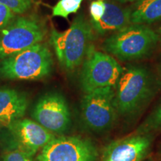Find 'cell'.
Segmentation results:
<instances>
[{
    "label": "cell",
    "instance_id": "6da1fadb",
    "mask_svg": "<svg viewBox=\"0 0 161 161\" xmlns=\"http://www.w3.org/2000/svg\"><path fill=\"white\" fill-rule=\"evenodd\" d=\"M92 40L93 29L82 14L78 15L65 31L52 29L50 36L58 61L69 71L81 64L91 48Z\"/></svg>",
    "mask_w": 161,
    "mask_h": 161
},
{
    "label": "cell",
    "instance_id": "7a4b0ae2",
    "mask_svg": "<svg viewBox=\"0 0 161 161\" xmlns=\"http://www.w3.org/2000/svg\"><path fill=\"white\" fill-rule=\"evenodd\" d=\"M53 60L47 46L39 43L2 60L0 77L10 80H38L49 75Z\"/></svg>",
    "mask_w": 161,
    "mask_h": 161
},
{
    "label": "cell",
    "instance_id": "3957f363",
    "mask_svg": "<svg viewBox=\"0 0 161 161\" xmlns=\"http://www.w3.org/2000/svg\"><path fill=\"white\" fill-rule=\"evenodd\" d=\"M159 40L154 30L143 24H130L104 40L103 49L123 61L148 55Z\"/></svg>",
    "mask_w": 161,
    "mask_h": 161
},
{
    "label": "cell",
    "instance_id": "277c9868",
    "mask_svg": "<svg viewBox=\"0 0 161 161\" xmlns=\"http://www.w3.org/2000/svg\"><path fill=\"white\" fill-rule=\"evenodd\" d=\"M115 89L117 112L123 115L133 114L152 95V78L144 67L130 66L123 69Z\"/></svg>",
    "mask_w": 161,
    "mask_h": 161
},
{
    "label": "cell",
    "instance_id": "5b68a950",
    "mask_svg": "<svg viewBox=\"0 0 161 161\" xmlns=\"http://www.w3.org/2000/svg\"><path fill=\"white\" fill-rule=\"evenodd\" d=\"M46 35L45 24L35 16L14 19L0 31V60L41 43Z\"/></svg>",
    "mask_w": 161,
    "mask_h": 161
},
{
    "label": "cell",
    "instance_id": "8992f818",
    "mask_svg": "<svg viewBox=\"0 0 161 161\" xmlns=\"http://www.w3.org/2000/svg\"><path fill=\"white\" fill-rule=\"evenodd\" d=\"M123 69L116 59L91 46L80 72V87L85 93L98 88H115Z\"/></svg>",
    "mask_w": 161,
    "mask_h": 161
},
{
    "label": "cell",
    "instance_id": "52a82bcc",
    "mask_svg": "<svg viewBox=\"0 0 161 161\" xmlns=\"http://www.w3.org/2000/svg\"><path fill=\"white\" fill-rule=\"evenodd\" d=\"M115 88H98L85 93L81 101V116L84 124L96 132L111 128L116 119Z\"/></svg>",
    "mask_w": 161,
    "mask_h": 161
},
{
    "label": "cell",
    "instance_id": "ba28073f",
    "mask_svg": "<svg viewBox=\"0 0 161 161\" xmlns=\"http://www.w3.org/2000/svg\"><path fill=\"white\" fill-rule=\"evenodd\" d=\"M5 128L9 149L22 151L32 157L55 137L37 122L27 119L16 120Z\"/></svg>",
    "mask_w": 161,
    "mask_h": 161
},
{
    "label": "cell",
    "instance_id": "9c48e42d",
    "mask_svg": "<svg viewBox=\"0 0 161 161\" xmlns=\"http://www.w3.org/2000/svg\"><path fill=\"white\" fill-rule=\"evenodd\" d=\"M98 152L91 142L78 136L54 137L42 148L37 161H96Z\"/></svg>",
    "mask_w": 161,
    "mask_h": 161
},
{
    "label": "cell",
    "instance_id": "30bf717a",
    "mask_svg": "<svg viewBox=\"0 0 161 161\" xmlns=\"http://www.w3.org/2000/svg\"><path fill=\"white\" fill-rule=\"evenodd\" d=\"M34 119L53 134L65 132L70 124V112L64 96L58 92L46 94L32 112Z\"/></svg>",
    "mask_w": 161,
    "mask_h": 161
},
{
    "label": "cell",
    "instance_id": "8fae6325",
    "mask_svg": "<svg viewBox=\"0 0 161 161\" xmlns=\"http://www.w3.org/2000/svg\"><path fill=\"white\" fill-rule=\"evenodd\" d=\"M151 146L148 136L133 135L112 142L106 147L102 161H141Z\"/></svg>",
    "mask_w": 161,
    "mask_h": 161
},
{
    "label": "cell",
    "instance_id": "7c38bea8",
    "mask_svg": "<svg viewBox=\"0 0 161 161\" xmlns=\"http://www.w3.org/2000/svg\"><path fill=\"white\" fill-rule=\"evenodd\" d=\"M29 101L23 92L14 89H0V126H7L22 119Z\"/></svg>",
    "mask_w": 161,
    "mask_h": 161
},
{
    "label": "cell",
    "instance_id": "4fadbf2b",
    "mask_svg": "<svg viewBox=\"0 0 161 161\" xmlns=\"http://www.w3.org/2000/svg\"><path fill=\"white\" fill-rule=\"evenodd\" d=\"M105 11L98 22H91L94 31L98 35H105L112 31H118L129 25L131 9L122 8L114 3H105Z\"/></svg>",
    "mask_w": 161,
    "mask_h": 161
},
{
    "label": "cell",
    "instance_id": "5bb4252c",
    "mask_svg": "<svg viewBox=\"0 0 161 161\" xmlns=\"http://www.w3.org/2000/svg\"><path fill=\"white\" fill-rule=\"evenodd\" d=\"M160 19L161 0H137L131 9V23H152Z\"/></svg>",
    "mask_w": 161,
    "mask_h": 161
},
{
    "label": "cell",
    "instance_id": "9a60e30c",
    "mask_svg": "<svg viewBox=\"0 0 161 161\" xmlns=\"http://www.w3.org/2000/svg\"><path fill=\"white\" fill-rule=\"evenodd\" d=\"M82 2L83 0H60L52 8V16L67 19L69 14L78 11Z\"/></svg>",
    "mask_w": 161,
    "mask_h": 161
},
{
    "label": "cell",
    "instance_id": "2e32d148",
    "mask_svg": "<svg viewBox=\"0 0 161 161\" xmlns=\"http://www.w3.org/2000/svg\"><path fill=\"white\" fill-rule=\"evenodd\" d=\"M33 0H0V4L7 6L14 13H25L30 8Z\"/></svg>",
    "mask_w": 161,
    "mask_h": 161
},
{
    "label": "cell",
    "instance_id": "e0dca14e",
    "mask_svg": "<svg viewBox=\"0 0 161 161\" xmlns=\"http://www.w3.org/2000/svg\"><path fill=\"white\" fill-rule=\"evenodd\" d=\"M1 161H35L32 156L22 151L9 149L4 154Z\"/></svg>",
    "mask_w": 161,
    "mask_h": 161
},
{
    "label": "cell",
    "instance_id": "ac0fdd59",
    "mask_svg": "<svg viewBox=\"0 0 161 161\" xmlns=\"http://www.w3.org/2000/svg\"><path fill=\"white\" fill-rule=\"evenodd\" d=\"M105 3L104 2L98 0V1L92 2L90 5V15L92 17V22H98L103 17L104 11H105Z\"/></svg>",
    "mask_w": 161,
    "mask_h": 161
},
{
    "label": "cell",
    "instance_id": "d6986e66",
    "mask_svg": "<svg viewBox=\"0 0 161 161\" xmlns=\"http://www.w3.org/2000/svg\"><path fill=\"white\" fill-rule=\"evenodd\" d=\"M14 17V12L7 6L0 4V29H3L10 23Z\"/></svg>",
    "mask_w": 161,
    "mask_h": 161
},
{
    "label": "cell",
    "instance_id": "ffe728a7",
    "mask_svg": "<svg viewBox=\"0 0 161 161\" xmlns=\"http://www.w3.org/2000/svg\"><path fill=\"white\" fill-rule=\"evenodd\" d=\"M150 125L154 128H161V103L152 114Z\"/></svg>",
    "mask_w": 161,
    "mask_h": 161
},
{
    "label": "cell",
    "instance_id": "44dd1931",
    "mask_svg": "<svg viewBox=\"0 0 161 161\" xmlns=\"http://www.w3.org/2000/svg\"><path fill=\"white\" fill-rule=\"evenodd\" d=\"M117 1L122 3H132V2L137 1V0H117Z\"/></svg>",
    "mask_w": 161,
    "mask_h": 161
},
{
    "label": "cell",
    "instance_id": "7402d4cb",
    "mask_svg": "<svg viewBox=\"0 0 161 161\" xmlns=\"http://www.w3.org/2000/svg\"><path fill=\"white\" fill-rule=\"evenodd\" d=\"M158 32H159V35H160V39H161V26L160 27V29L158 30Z\"/></svg>",
    "mask_w": 161,
    "mask_h": 161
}]
</instances>
